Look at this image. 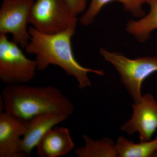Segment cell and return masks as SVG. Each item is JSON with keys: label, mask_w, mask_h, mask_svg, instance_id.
<instances>
[{"label": "cell", "mask_w": 157, "mask_h": 157, "mask_svg": "<svg viewBox=\"0 0 157 157\" xmlns=\"http://www.w3.org/2000/svg\"><path fill=\"white\" fill-rule=\"evenodd\" d=\"M28 29L31 37L25 49L29 54L36 56L38 71L46 70L50 65L58 66L68 75L76 78L80 89L91 86L89 73L100 76L104 75L103 70L84 67L76 60L71 45L76 29L54 35L42 33L33 27Z\"/></svg>", "instance_id": "obj_1"}, {"label": "cell", "mask_w": 157, "mask_h": 157, "mask_svg": "<svg viewBox=\"0 0 157 157\" xmlns=\"http://www.w3.org/2000/svg\"><path fill=\"white\" fill-rule=\"evenodd\" d=\"M6 112L22 120L48 112L72 115V103L60 90L51 86L34 87L23 84L7 85L1 96Z\"/></svg>", "instance_id": "obj_2"}, {"label": "cell", "mask_w": 157, "mask_h": 157, "mask_svg": "<svg viewBox=\"0 0 157 157\" xmlns=\"http://www.w3.org/2000/svg\"><path fill=\"white\" fill-rule=\"evenodd\" d=\"M100 54L117 70L121 82L135 104L143 95L141 88L144 79L157 72V56H144L135 59L126 57L122 53L100 48Z\"/></svg>", "instance_id": "obj_3"}, {"label": "cell", "mask_w": 157, "mask_h": 157, "mask_svg": "<svg viewBox=\"0 0 157 157\" xmlns=\"http://www.w3.org/2000/svg\"><path fill=\"white\" fill-rule=\"evenodd\" d=\"M28 22L40 33L54 35L76 29L77 18L65 0H36L31 6Z\"/></svg>", "instance_id": "obj_4"}, {"label": "cell", "mask_w": 157, "mask_h": 157, "mask_svg": "<svg viewBox=\"0 0 157 157\" xmlns=\"http://www.w3.org/2000/svg\"><path fill=\"white\" fill-rule=\"evenodd\" d=\"M38 66L36 60L27 58L6 34H0V79L7 85L24 84L35 78Z\"/></svg>", "instance_id": "obj_5"}, {"label": "cell", "mask_w": 157, "mask_h": 157, "mask_svg": "<svg viewBox=\"0 0 157 157\" xmlns=\"http://www.w3.org/2000/svg\"><path fill=\"white\" fill-rule=\"evenodd\" d=\"M33 0L3 1L0 9V34H11L12 41L25 48L30 39L27 26Z\"/></svg>", "instance_id": "obj_6"}, {"label": "cell", "mask_w": 157, "mask_h": 157, "mask_svg": "<svg viewBox=\"0 0 157 157\" xmlns=\"http://www.w3.org/2000/svg\"><path fill=\"white\" fill-rule=\"evenodd\" d=\"M131 118L121 127L129 135L139 134L140 141H149L157 129V101L151 94L143 95L139 103L132 105Z\"/></svg>", "instance_id": "obj_7"}, {"label": "cell", "mask_w": 157, "mask_h": 157, "mask_svg": "<svg viewBox=\"0 0 157 157\" xmlns=\"http://www.w3.org/2000/svg\"><path fill=\"white\" fill-rule=\"evenodd\" d=\"M69 116L62 113L48 112L35 116L27 121L25 132L18 150L19 157H29L33 149L36 147L42 137Z\"/></svg>", "instance_id": "obj_8"}, {"label": "cell", "mask_w": 157, "mask_h": 157, "mask_svg": "<svg viewBox=\"0 0 157 157\" xmlns=\"http://www.w3.org/2000/svg\"><path fill=\"white\" fill-rule=\"evenodd\" d=\"M27 121L0 113V157H19L18 150Z\"/></svg>", "instance_id": "obj_9"}, {"label": "cell", "mask_w": 157, "mask_h": 157, "mask_svg": "<svg viewBox=\"0 0 157 157\" xmlns=\"http://www.w3.org/2000/svg\"><path fill=\"white\" fill-rule=\"evenodd\" d=\"M75 147L70 130L65 127H54L39 141L36 146L39 157L66 155Z\"/></svg>", "instance_id": "obj_10"}, {"label": "cell", "mask_w": 157, "mask_h": 157, "mask_svg": "<svg viewBox=\"0 0 157 157\" xmlns=\"http://www.w3.org/2000/svg\"><path fill=\"white\" fill-rule=\"evenodd\" d=\"M150 7L149 12L138 20L131 19L127 22V33L135 37L140 43L147 42L152 32L157 29V0H146Z\"/></svg>", "instance_id": "obj_11"}, {"label": "cell", "mask_w": 157, "mask_h": 157, "mask_svg": "<svg viewBox=\"0 0 157 157\" xmlns=\"http://www.w3.org/2000/svg\"><path fill=\"white\" fill-rule=\"evenodd\" d=\"M146 0H91L88 8L79 19L82 25L88 26L94 21L96 17L106 4L112 2H119L124 10L134 17L141 18L145 15L143 5Z\"/></svg>", "instance_id": "obj_12"}, {"label": "cell", "mask_w": 157, "mask_h": 157, "mask_svg": "<svg viewBox=\"0 0 157 157\" xmlns=\"http://www.w3.org/2000/svg\"><path fill=\"white\" fill-rule=\"evenodd\" d=\"M84 145L74 149L78 157H117L116 143L110 137H105L95 140L85 135Z\"/></svg>", "instance_id": "obj_13"}, {"label": "cell", "mask_w": 157, "mask_h": 157, "mask_svg": "<svg viewBox=\"0 0 157 157\" xmlns=\"http://www.w3.org/2000/svg\"><path fill=\"white\" fill-rule=\"evenodd\" d=\"M117 157H149L157 150V136L154 140L135 143L120 136L116 142Z\"/></svg>", "instance_id": "obj_14"}, {"label": "cell", "mask_w": 157, "mask_h": 157, "mask_svg": "<svg viewBox=\"0 0 157 157\" xmlns=\"http://www.w3.org/2000/svg\"><path fill=\"white\" fill-rule=\"evenodd\" d=\"M71 13L74 16L82 13L86 9V0H65Z\"/></svg>", "instance_id": "obj_15"}, {"label": "cell", "mask_w": 157, "mask_h": 157, "mask_svg": "<svg viewBox=\"0 0 157 157\" xmlns=\"http://www.w3.org/2000/svg\"><path fill=\"white\" fill-rule=\"evenodd\" d=\"M152 157H157V150L153 155Z\"/></svg>", "instance_id": "obj_16"}, {"label": "cell", "mask_w": 157, "mask_h": 157, "mask_svg": "<svg viewBox=\"0 0 157 157\" xmlns=\"http://www.w3.org/2000/svg\"><path fill=\"white\" fill-rule=\"evenodd\" d=\"M2 1H6V0H2Z\"/></svg>", "instance_id": "obj_17"}]
</instances>
